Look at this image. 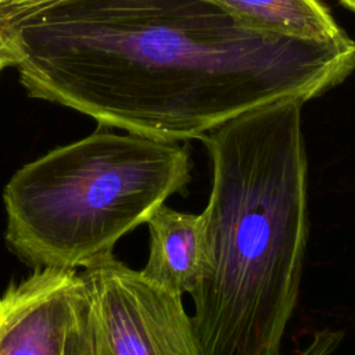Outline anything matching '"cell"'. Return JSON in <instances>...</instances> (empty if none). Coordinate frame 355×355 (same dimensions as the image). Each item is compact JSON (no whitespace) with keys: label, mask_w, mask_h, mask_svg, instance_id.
Instances as JSON below:
<instances>
[{"label":"cell","mask_w":355,"mask_h":355,"mask_svg":"<svg viewBox=\"0 0 355 355\" xmlns=\"http://www.w3.org/2000/svg\"><path fill=\"white\" fill-rule=\"evenodd\" d=\"M0 32L29 96L162 141L280 98L306 103L355 71L348 35H265L208 0H0Z\"/></svg>","instance_id":"cell-1"},{"label":"cell","mask_w":355,"mask_h":355,"mask_svg":"<svg viewBox=\"0 0 355 355\" xmlns=\"http://www.w3.org/2000/svg\"><path fill=\"white\" fill-rule=\"evenodd\" d=\"M298 98L205 133L212 189L208 261L190 293L200 355H279L308 239L306 151Z\"/></svg>","instance_id":"cell-2"},{"label":"cell","mask_w":355,"mask_h":355,"mask_svg":"<svg viewBox=\"0 0 355 355\" xmlns=\"http://www.w3.org/2000/svg\"><path fill=\"white\" fill-rule=\"evenodd\" d=\"M189 180L186 146L96 130L11 176L3 191L6 241L35 269L83 268Z\"/></svg>","instance_id":"cell-3"},{"label":"cell","mask_w":355,"mask_h":355,"mask_svg":"<svg viewBox=\"0 0 355 355\" xmlns=\"http://www.w3.org/2000/svg\"><path fill=\"white\" fill-rule=\"evenodd\" d=\"M85 355H200L191 318L173 295L108 252L80 272Z\"/></svg>","instance_id":"cell-4"},{"label":"cell","mask_w":355,"mask_h":355,"mask_svg":"<svg viewBox=\"0 0 355 355\" xmlns=\"http://www.w3.org/2000/svg\"><path fill=\"white\" fill-rule=\"evenodd\" d=\"M85 318L80 273L39 268L0 297V355H85Z\"/></svg>","instance_id":"cell-5"},{"label":"cell","mask_w":355,"mask_h":355,"mask_svg":"<svg viewBox=\"0 0 355 355\" xmlns=\"http://www.w3.org/2000/svg\"><path fill=\"white\" fill-rule=\"evenodd\" d=\"M146 223L150 254L141 275L173 295L190 294L208 261L204 212L186 214L161 204Z\"/></svg>","instance_id":"cell-6"},{"label":"cell","mask_w":355,"mask_h":355,"mask_svg":"<svg viewBox=\"0 0 355 355\" xmlns=\"http://www.w3.org/2000/svg\"><path fill=\"white\" fill-rule=\"evenodd\" d=\"M247 29L313 43L347 36L320 0H208Z\"/></svg>","instance_id":"cell-7"},{"label":"cell","mask_w":355,"mask_h":355,"mask_svg":"<svg viewBox=\"0 0 355 355\" xmlns=\"http://www.w3.org/2000/svg\"><path fill=\"white\" fill-rule=\"evenodd\" d=\"M10 65V58H8V53H7V49H6V43H4V39H3V35L0 32V72L4 67H8Z\"/></svg>","instance_id":"cell-8"},{"label":"cell","mask_w":355,"mask_h":355,"mask_svg":"<svg viewBox=\"0 0 355 355\" xmlns=\"http://www.w3.org/2000/svg\"><path fill=\"white\" fill-rule=\"evenodd\" d=\"M338 3L355 14V0H338Z\"/></svg>","instance_id":"cell-9"}]
</instances>
